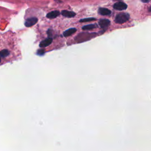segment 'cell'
I'll return each instance as SVG.
<instances>
[{"label":"cell","mask_w":151,"mask_h":151,"mask_svg":"<svg viewBox=\"0 0 151 151\" xmlns=\"http://www.w3.org/2000/svg\"><path fill=\"white\" fill-rule=\"evenodd\" d=\"M129 19V15L127 13L122 12L118 14L115 18V22L117 24H123Z\"/></svg>","instance_id":"6da1fadb"},{"label":"cell","mask_w":151,"mask_h":151,"mask_svg":"<svg viewBox=\"0 0 151 151\" xmlns=\"http://www.w3.org/2000/svg\"><path fill=\"white\" fill-rule=\"evenodd\" d=\"M127 5L124 2H117L113 5V8L115 9L119 10V11L124 10L127 8Z\"/></svg>","instance_id":"7a4b0ae2"},{"label":"cell","mask_w":151,"mask_h":151,"mask_svg":"<svg viewBox=\"0 0 151 151\" xmlns=\"http://www.w3.org/2000/svg\"><path fill=\"white\" fill-rule=\"evenodd\" d=\"M38 21V19L36 17H31L27 19L25 21V26L27 27H30L35 25Z\"/></svg>","instance_id":"3957f363"},{"label":"cell","mask_w":151,"mask_h":151,"mask_svg":"<svg viewBox=\"0 0 151 151\" xmlns=\"http://www.w3.org/2000/svg\"><path fill=\"white\" fill-rule=\"evenodd\" d=\"M110 21L107 19H100L99 22V26L103 29H106L110 25Z\"/></svg>","instance_id":"277c9868"},{"label":"cell","mask_w":151,"mask_h":151,"mask_svg":"<svg viewBox=\"0 0 151 151\" xmlns=\"http://www.w3.org/2000/svg\"><path fill=\"white\" fill-rule=\"evenodd\" d=\"M52 38L48 37L47 38H46L44 40L42 41L40 43L39 46H40V47H41V48L45 47H47L49 45H50L52 43Z\"/></svg>","instance_id":"5b68a950"},{"label":"cell","mask_w":151,"mask_h":151,"mask_svg":"<svg viewBox=\"0 0 151 151\" xmlns=\"http://www.w3.org/2000/svg\"><path fill=\"white\" fill-rule=\"evenodd\" d=\"M61 14L65 17L67 18H72L76 15V13L73 11H69L67 10H64L61 11Z\"/></svg>","instance_id":"8992f818"},{"label":"cell","mask_w":151,"mask_h":151,"mask_svg":"<svg viewBox=\"0 0 151 151\" xmlns=\"http://www.w3.org/2000/svg\"><path fill=\"white\" fill-rule=\"evenodd\" d=\"M98 11L101 15H109L111 14V11L106 8H100Z\"/></svg>","instance_id":"52a82bcc"},{"label":"cell","mask_w":151,"mask_h":151,"mask_svg":"<svg viewBox=\"0 0 151 151\" xmlns=\"http://www.w3.org/2000/svg\"><path fill=\"white\" fill-rule=\"evenodd\" d=\"M60 15V12L58 11H53L47 14V17L49 19H53L57 17Z\"/></svg>","instance_id":"ba28073f"},{"label":"cell","mask_w":151,"mask_h":151,"mask_svg":"<svg viewBox=\"0 0 151 151\" xmlns=\"http://www.w3.org/2000/svg\"><path fill=\"white\" fill-rule=\"evenodd\" d=\"M76 31H77V29H76V28H69V29L65 30V31L63 32V35H64L65 37L70 36L71 35H72V34H73L74 32H76Z\"/></svg>","instance_id":"9c48e42d"},{"label":"cell","mask_w":151,"mask_h":151,"mask_svg":"<svg viewBox=\"0 0 151 151\" xmlns=\"http://www.w3.org/2000/svg\"><path fill=\"white\" fill-rule=\"evenodd\" d=\"M96 27H97V25L96 24H89V25H86L83 26L82 27V29L84 30H90V29H93Z\"/></svg>","instance_id":"30bf717a"},{"label":"cell","mask_w":151,"mask_h":151,"mask_svg":"<svg viewBox=\"0 0 151 151\" xmlns=\"http://www.w3.org/2000/svg\"><path fill=\"white\" fill-rule=\"evenodd\" d=\"M9 55V51L6 50L4 49L0 51V57H6Z\"/></svg>","instance_id":"8fae6325"},{"label":"cell","mask_w":151,"mask_h":151,"mask_svg":"<svg viewBox=\"0 0 151 151\" xmlns=\"http://www.w3.org/2000/svg\"><path fill=\"white\" fill-rule=\"evenodd\" d=\"M96 20V18H84L81 19L80 20V22H89V21H92Z\"/></svg>","instance_id":"7c38bea8"},{"label":"cell","mask_w":151,"mask_h":151,"mask_svg":"<svg viewBox=\"0 0 151 151\" xmlns=\"http://www.w3.org/2000/svg\"><path fill=\"white\" fill-rule=\"evenodd\" d=\"M45 53V50L44 49H40V50H38L37 51V54L38 55H44Z\"/></svg>","instance_id":"4fadbf2b"},{"label":"cell","mask_w":151,"mask_h":151,"mask_svg":"<svg viewBox=\"0 0 151 151\" xmlns=\"http://www.w3.org/2000/svg\"><path fill=\"white\" fill-rule=\"evenodd\" d=\"M142 1L143 2H149V0H142Z\"/></svg>","instance_id":"5bb4252c"},{"label":"cell","mask_w":151,"mask_h":151,"mask_svg":"<svg viewBox=\"0 0 151 151\" xmlns=\"http://www.w3.org/2000/svg\"><path fill=\"white\" fill-rule=\"evenodd\" d=\"M150 11H151V8H150Z\"/></svg>","instance_id":"9a60e30c"},{"label":"cell","mask_w":151,"mask_h":151,"mask_svg":"<svg viewBox=\"0 0 151 151\" xmlns=\"http://www.w3.org/2000/svg\"><path fill=\"white\" fill-rule=\"evenodd\" d=\"M0 62H1V58H0Z\"/></svg>","instance_id":"2e32d148"}]
</instances>
